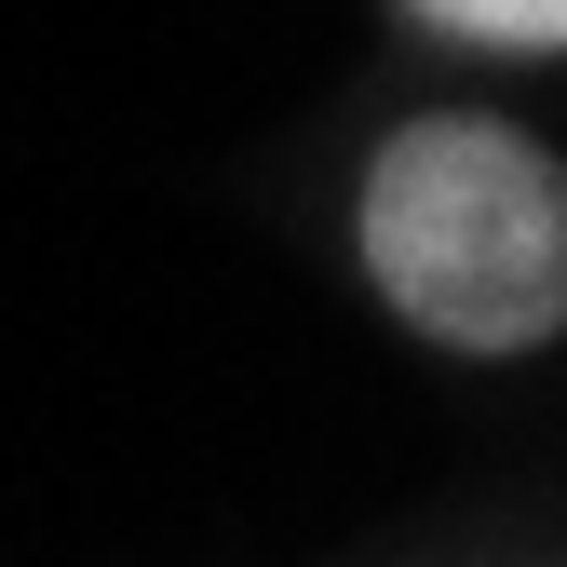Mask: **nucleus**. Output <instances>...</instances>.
I'll use <instances>...</instances> for the list:
<instances>
[{
  "mask_svg": "<svg viewBox=\"0 0 567 567\" xmlns=\"http://www.w3.org/2000/svg\"><path fill=\"white\" fill-rule=\"evenodd\" d=\"M351 284L446 365H540L567 338V163L486 95H419L351 163Z\"/></svg>",
  "mask_w": 567,
  "mask_h": 567,
  "instance_id": "obj_1",
  "label": "nucleus"
},
{
  "mask_svg": "<svg viewBox=\"0 0 567 567\" xmlns=\"http://www.w3.org/2000/svg\"><path fill=\"white\" fill-rule=\"evenodd\" d=\"M405 41L433 54H501V68H554L567 54V0H392Z\"/></svg>",
  "mask_w": 567,
  "mask_h": 567,
  "instance_id": "obj_2",
  "label": "nucleus"
}]
</instances>
